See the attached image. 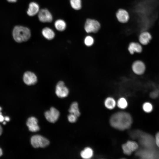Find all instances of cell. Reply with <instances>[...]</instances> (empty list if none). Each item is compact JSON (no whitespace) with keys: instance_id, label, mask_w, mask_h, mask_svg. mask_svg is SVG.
Returning a JSON list of instances; mask_svg holds the SVG:
<instances>
[{"instance_id":"6da1fadb","label":"cell","mask_w":159,"mask_h":159,"mask_svg":"<svg viewBox=\"0 0 159 159\" xmlns=\"http://www.w3.org/2000/svg\"><path fill=\"white\" fill-rule=\"evenodd\" d=\"M132 122L130 115L123 111L116 112L113 114L110 120V125L113 128L120 130L129 128Z\"/></svg>"},{"instance_id":"7a4b0ae2","label":"cell","mask_w":159,"mask_h":159,"mask_svg":"<svg viewBox=\"0 0 159 159\" xmlns=\"http://www.w3.org/2000/svg\"><path fill=\"white\" fill-rule=\"evenodd\" d=\"M12 34L16 42L21 43L27 41L31 37V33L28 28L22 26H17L14 28Z\"/></svg>"},{"instance_id":"3957f363","label":"cell","mask_w":159,"mask_h":159,"mask_svg":"<svg viewBox=\"0 0 159 159\" xmlns=\"http://www.w3.org/2000/svg\"><path fill=\"white\" fill-rule=\"evenodd\" d=\"M31 143L34 148H44L48 145L49 142L46 138L39 135L33 136L31 138Z\"/></svg>"},{"instance_id":"277c9868","label":"cell","mask_w":159,"mask_h":159,"mask_svg":"<svg viewBox=\"0 0 159 159\" xmlns=\"http://www.w3.org/2000/svg\"><path fill=\"white\" fill-rule=\"evenodd\" d=\"M100 27V25L97 21L92 19H88L85 22L84 29L86 32L88 33L97 32Z\"/></svg>"},{"instance_id":"5b68a950","label":"cell","mask_w":159,"mask_h":159,"mask_svg":"<svg viewBox=\"0 0 159 159\" xmlns=\"http://www.w3.org/2000/svg\"><path fill=\"white\" fill-rule=\"evenodd\" d=\"M124 153L127 155H130L138 148V145L135 142L128 140L122 146Z\"/></svg>"},{"instance_id":"8992f818","label":"cell","mask_w":159,"mask_h":159,"mask_svg":"<svg viewBox=\"0 0 159 159\" xmlns=\"http://www.w3.org/2000/svg\"><path fill=\"white\" fill-rule=\"evenodd\" d=\"M55 93L60 98H64L67 97L69 93L68 89L64 85L62 81H59L56 87Z\"/></svg>"},{"instance_id":"52a82bcc","label":"cell","mask_w":159,"mask_h":159,"mask_svg":"<svg viewBox=\"0 0 159 159\" xmlns=\"http://www.w3.org/2000/svg\"><path fill=\"white\" fill-rule=\"evenodd\" d=\"M153 39L151 33L147 30L141 32L138 36L139 42L142 45H147L149 44Z\"/></svg>"},{"instance_id":"ba28073f","label":"cell","mask_w":159,"mask_h":159,"mask_svg":"<svg viewBox=\"0 0 159 159\" xmlns=\"http://www.w3.org/2000/svg\"><path fill=\"white\" fill-rule=\"evenodd\" d=\"M59 114L58 110L54 107H52L49 110L45 112L44 115L48 121L51 123H54L58 119Z\"/></svg>"},{"instance_id":"9c48e42d","label":"cell","mask_w":159,"mask_h":159,"mask_svg":"<svg viewBox=\"0 0 159 159\" xmlns=\"http://www.w3.org/2000/svg\"><path fill=\"white\" fill-rule=\"evenodd\" d=\"M132 69L133 72L138 75L143 74L146 69V67L144 63L140 60L134 61L132 65Z\"/></svg>"},{"instance_id":"30bf717a","label":"cell","mask_w":159,"mask_h":159,"mask_svg":"<svg viewBox=\"0 0 159 159\" xmlns=\"http://www.w3.org/2000/svg\"><path fill=\"white\" fill-rule=\"evenodd\" d=\"M38 18L39 20L42 22H50L53 19L51 13L47 9H42L38 13Z\"/></svg>"},{"instance_id":"8fae6325","label":"cell","mask_w":159,"mask_h":159,"mask_svg":"<svg viewBox=\"0 0 159 159\" xmlns=\"http://www.w3.org/2000/svg\"><path fill=\"white\" fill-rule=\"evenodd\" d=\"M116 16L118 21L122 23L128 22L130 19V15L128 11L122 9H120L117 11Z\"/></svg>"},{"instance_id":"7c38bea8","label":"cell","mask_w":159,"mask_h":159,"mask_svg":"<svg viewBox=\"0 0 159 159\" xmlns=\"http://www.w3.org/2000/svg\"><path fill=\"white\" fill-rule=\"evenodd\" d=\"M23 80L25 84L28 85H34L37 83V78L36 76L34 73L27 71L24 74Z\"/></svg>"},{"instance_id":"4fadbf2b","label":"cell","mask_w":159,"mask_h":159,"mask_svg":"<svg viewBox=\"0 0 159 159\" xmlns=\"http://www.w3.org/2000/svg\"><path fill=\"white\" fill-rule=\"evenodd\" d=\"M38 120L35 117H29L26 122V125L29 130L32 132L39 131V127L38 125Z\"/></svg>"},{"instance_id":"5bb4252c","label":"cell","mask_w":159,"mask_h":159,"mask_svg":"<svg viewBox=\"0 0 159 159\" xmlns=\"http://www.w3.org/2000/svg\"><path fill=\"white\" fill-rule=\"evenodd\" d=\"M142 45L139 42H133L129 44L128 49L129 53L132 54L135 52L140 53L143 50Z\"/></svg>"},{"instance_id":"9a60e30c","label":"cell","mask_w":159,"mask_h":159,"mask_svg":"<svg viewBox=\"0 0 159 159\" xmlns=\"http://www.w3.org/2000/svg\"><path fill=\"white\" fill-rule=\"evenodd\" d=\"M39 5L35 2H31L29 4L27 11V14L30 16H33L38 13L39 11Z\"/></svg>"},{"instance_id":"2e32d148","label":"cell","mask_w":159,"mask_h":159,"mask_svg":"<svg viewBox=\"0 0 159 159\" xmlns=\"http://www.w3.org/2000/svg\"><path fill=\"white\" fill-rule=\"evenodd\" d=\"M42 34L46 39L49 40L53 39L55 35L54 31L51 28L48 27H45L42 29Z\"/></svg>"},{"instance_id":"e0dca14e","label":"cell","mask_w":159,"mask_h":159,"mask_svg":"<svg viewBox=\"0 0 159 159\" xmlns=\"http://www.w3.org/2000/svg\"><path fill=\"white\" fill-rule=\"evenodd\" d=\"M81 157L85 159L91 158L93 156V151L90 147H87L80 152Z\"/></svg>"},{"instance_id":"ac0fdd59","label":"cell","mask_w":159,"mask_h":159,"mask_svg":"<svg viewBox=\"0 0 159 159\" xmlns=\"http://www.w3.org/2000/svg\"><path fill=\"white\" fill-rule=\"evenodd\" d=\"M117 103L115 99L113 97H107L105 100L104 105L105 107L108 109L112 110L115 107Z\"/></svg>"},{"instance_id":"d6986e66","label":"cell","mask_w":159,"mask_h":159,"mask_svg":"<svg viewBox=\"0 0 159 159\" xmlns=\"http://www.w3.org/2000/svg\"><path fill=\"white\" fill-rule=\"evenodd\" d=\"M69 111L70 113L73 114L77 117H79L80 113L78 103L76 102H73L70 105Z\"/></svg>"},{"instance_id":"ffe728a7","label":"cell","mask_w":159,"mask_h":159,"mask_svg":"<svg viewBox=\"0 0 159 159\" xmlns=\"http://www.w3.org/2000/svg\"><path fill=\"white\" fill-rule=\"evenodd\" d=\"M54 25L57 30L59 31H64L66 27V22L61 19L57 20L54 23Z\"/></svg>"},{"instance_id":"44dd1931","label":"cell","mask_w":159,"mask_h":159,"mask_svg":"<svg viewBox=\"0 0 159 159\" xmlns=\"http://www.w3.org/2000/svg\"><path fill=\"white\" fill-rule=\"evenodd\" d=\"M118 108L122 109H125L127 107L128 103L126 99L123 97L120 98L117 102Z\"/></svg>"},{"instance_id":"7402d4cb","label":"cell","mask_w":159,"mask_h":159,"mask_svg":"<svg viewBox=\"0 0 159 159\" xmlns=\"http://www.w3.org/2000/svg\"><path fill=\"white\" fill-rule=\"evenodd\" d=\"M70 3L72 8L75 10H79L82 7L81 0H70Z\"/></svg>"},{"instance_id":"603a6c76","label":"cell","mask_w":159,"mask_h":159,"mask_svg":"<svg viewBox=\"0 0 159 159\" xmlns=\"http://www.w3.org/2000/svg\"><path fill=\"white\" fill-rule=\"evenodd\" d=\"M94 42V40L93 38L90 35L86 36L84 40L85 44L87 47H90L92 46Z\"/></svg>"},{"instance_id":"cb8c5ba5","label":"cell","mask_w":159,"mask_h":159,"mask_svg":"<svg viewBox=\"0 0 159 159\" xmlns=\"http://www.w3.org/2000/svg\"><path fill=\"white\" fill-rule=\"evenodd\" d=\"M143 108L145 112H149L152 111L153 107L152 105L150 103L146 102L143 105Z\"/></svg>"},{"instance_id":"d4e9b609","label":"cell","mask_w":159,"mask_h":159,"mask_svg":"<svg viewBox=\"0 0 159 159\" xmlns=\"http://www.w3.org/2000/svg\"><path fill=\"white\" fill-rule=\"evenodd\" d=\"M77 117L71 113H70L67 117L68 121L71 123H74L76 122Z\"/></svg>"},{"instance_id":"484cf974","label":"cell","mask_w":159,"mask_h":159,"mask_svg":"<svg viewBox=\"0 0 159 159\" xmlns=\"http://www.w3.org/2000/svg\"><path fill=\"white\" fill-rule=\"evenodd\" d=\"M155 143L157 146L159 148V132L155 135Z\"/></svg>"},{"instance_id":"4316f807","label":"cell","mask_w":159,"mask_h":159,"mask_svg":"<svg viewBox=\"0 0 159 159\" xmlns=\"http://www.w3.org/2000/svg\"><path fill=\"white\" fill-rule=\"evenodd\" d=\"M4 120V118L1 114H0V122H2Z\"/></svg>"},{"instance_id":"83f0119b","label":"cell","mask_w":159,"mask_h":159,"mask_svg":"<svg viewBox=\"0 0 159 159\" xmlns=\"http://www.w3.org/2000/svg\"><path fill=\"white\" fill-rule=\"evenodd\" d=\"M4 120L7 121H9L10 120L9 118L8 117H4Z\"/></svg>"},{"instance_id":"f1b7e54d","label":"cell","mask_w":159,"mask_h":159,"mask_svg":"<svg viewBox=\"0 0 159 159\" xmlns=\"http://www.w3.org/2000/svg\"><path fill=\"white\" fill-rule=\"evenodd\" d=\"M7 1L10 2H16L17 0H7Z\"/></svg>"},{"instance_id":"f546056e","label":"cell","mask_w":159,"mask_h":159,"mask_svg":"<svg viewBox=\"0 0 159 159\" xmlns=\"http://www.w3.org/2000/svg\"><path fill=\"white\" fill-rule=\"evenodd\" d=\"M2 127L1 126V125H0V135L2 133Z\"/></svg>"},{"instance_id":"4dcf8cb0","label":"cell","mask_w":159,"mask_h":159,"mask_svg":"<svg viewBox=\"0 0 159 159\" xmlns=\"http://www.w3.org/2000/svg\"><path fill=\"white\" fill-rule=\"evenodd\" d=\"M2 154V152L1 149L0 148V156Z\"/></svg>"},{"instance_id":"1f68e13d","label":"cell","mask_w":159,"mask_h":159,"mask_svg":"<svg viewBox=\"0 0 159 159\" xmlns=\"http://www.w3.org/2000/svg\"><path fill=\"white\" fill-rule=\"evenodd\" d=\"M6 124V122H3V124Z\"/></svg>"},{"instance_id":"d6a6232c","label":"cell","mask_w":159,"mask_h":159,"mask_svg":"<svg viewBox=\"0 0 159 159\" xmlns=\"http://www.w3.org/2000/svg\"><path fill=\"white\" fill-rule=\"evenodd\" d=\"M1 109H2L1 108V107H0V111L1 110Z\"/></svg>"},{"instance_id":"836d02e7","label":"cell","mask_w":159,"mask_h":159,"mask_svg":"<svg viewBox=\"0 0 159 159\" xmlns=\"http://www.w3.org/2000/svg\"><path fill=\"white\" fill-rule=\"evenodd\" d=\"M1 114V113L0 112V114Z\"/></svg>"}]
</instances>
